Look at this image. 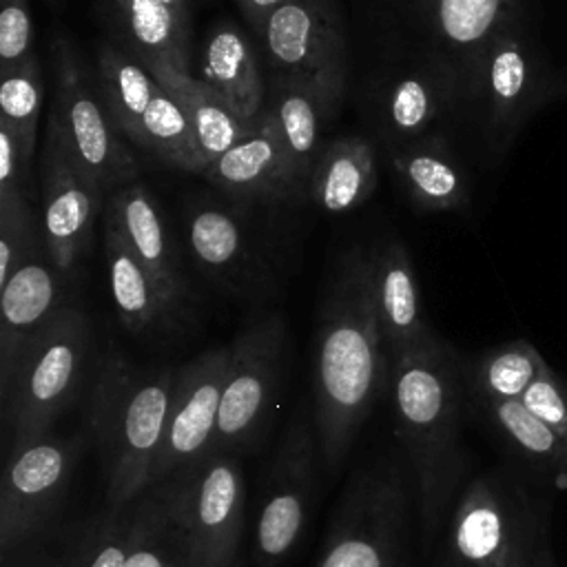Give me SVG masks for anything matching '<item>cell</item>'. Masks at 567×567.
I'll use <instances>...</instances> for the list:
<instances>
[{"mask_svg": "<svg viewBox=\"0 0 567 567\" xmlns=\"http://www.w3.org/2000/svg\"><path fill=\"white\" fill-rule=\"evenodd\" d=\"M545 368L543 354L529 341L516 339L476 361L470 381L472 392L476 399H520Z\"/></svg>", "mask_w": 567, "mask_h": 567, "instance_id": "836d02e7", "label": "cell"}, {"mask_svg": "<svg viewBox=\"0 0 567 567\" xmlns=\"http://www.w3.org/2000/svg\"><path fill=\"white\" fill-rule=\"evenodd\" d=\"M33 55V24L29 0H0V73L24 64Z\"/></svg>", "mask_w": 567, "mask_h": 567, "instance_id": "74e56055", "label": "cell"}, {"mask_svg": "<svg viewBox=\"0 0 567 567\" xmlns=\"http://www.w3.org/2000/svg\"><path fill=\"white\" fill-rule=\"evenodd\" d=\"M44 246L42 217L33 199L0 193V288Z\"/></svg>", "mask_w": 567, "mask_h": 567, "instance_id": "e575fe53", "label": "cell"}, {"mask_svg": "<svg viewBox=\"0 0 567 567\" xmlns=\"http://www.w3.org/2000/svg\"><path fill=\"white\" fill-rule=\"evenodd\" d=\"M51 64L53 104L49 120L66 151L106 195L131 184L137 177V162L111 122L95 80H91L75 47L62 35L51 44Z\"/></svg>", "mask_w": 567, "mask_h": 567, "instance_id": "8992f818", "label": "cell"}, {"mask_svg": "<svg viewBox=\"0 0 567 567\" xmlns=\"http://www.w3.org/2000/svg\"><path fill=\"white\" fill-rule=\"evenodd\" d=\"M93 352L91 319L73 303L24 346L0 374L2 416L13 445L51 434V425L75 401Z\"/></svg>", "mask_w": 567, "mask_h": 567, "instance_id": "277c9868", "label": "cell"}, {"mask_svg": "<svg viewBox=\"0 0 567 567\" xmlns=\"http://www.w3.org/2000/svg\"><path fill=\"white\" fill-rule=\"evenodd\" d=\"M184 230L197 266L226 286H235V279L248 266V244L241 219L215 202H195L186 213Z\"/></svg>", "mask_w": 567, "mask_h": 567, "instance_id": "4dcf8cb0", "label": "cell"}, {"mask_svg": "<svg viewBox=\"0 0 567 567\" xmlns=\"http://www.w3.org/2000/svg\"><path fill=\"white\" fill-rule=\"evenodd\" d=\"M131 518L133 501L120 509H109L106 516L93 525L66 567H124Z\"/></svg>", "mask_w": 567, "mask_h": 567, "instance_id": "8d00e7d4", "label": "cell"}, {"mask_svg": "<svg viewBox=\"0 0 567 567\" xmlns=\"http://www.w3.org/2000/svg\"><path fill=\"white\" fill-rule=\"evenodd\" d=\"M257 33L275 75L346 84V33L332 0H288Z\"/></svg>", "mask_w": 567, "mask_h": 567, "instance_id": "5bb4252c", "label": "cell"}, {"mask_svg": "<svg viewBox=\"0 0 567 567\" xmlns=\"http://www.w3.org/2000/svg\"><path fill=\"white\" fill-rule=\"evenodd\" d=\"M33 153L16 131L0 122V193L11 195H24L29 199H35L33 193Z\"/></svg>", "mask_w": 567, "mask_h": 567, "instance_id": "f35d334b", "label": "cell"}, {"mask_svg": "<svg viewBox=\"0 0 567 567\" xmlns=\"http://www.w3.org/2000/svg\"><path fill=\"white\" fill-rule=\"evenodd\" d=\"M137 146L179 171L204 173L206 168L182 106L162 84L142 117Z\"/></svg>", "mask_w": 567, "mask_h": 567, "instance_id": "d6a6232c", "label": "cell"}, {"mask_svg": "<svg viewBox=\"0 0 567 567\" xmlns=\"http://www.w3.org/2000/svg\"><path fill=\"white\" fill-rule=\"evenodd\" d=\"M239 11L244 13V18L250 22V27L255 31H259L264 27V22L268 20V16L272 11H277L284 2L288 0H235Z\"/></svg>", "mask_w": 567, "mask_h": 567, "instance_id": "60d3db41", "label": "cell"}, {"mask_svg": "<svg viewBox=\"0 0 567 567\" xmlns=\"http://www.w3.org/2000/svg\"><path fill=\"white\" fill-rule=\"evenodd\" d=\"M182 106L204 164H213L219 155L244 140L252 124L241 122L228 104L197 75L184 73L171 66L155 69L151 73Z\"/></svg>", "mask_w": 567, "mask_h": 567, "instance_id": "83f0119b", "label": "cell"}, {"mask_svg": "<svg viewBox=\"0 0 567 567\" xmlns=\"http://www.w3.org/2000/svg\"><path fill=\"white\" fill-rule=\"evenodd\" d=\"M388 385L394 432L416 476L421 525L432 536L465 470L456 352L434 334L388 363Z\"/></svg>", "mask_w": 567, "mask_h": 567, "instance_id": "7a4b0ae2", "label": "cell"}, {"mask_svg": "<svg viewBox=\"0 0 567 567\" xmlns=\"http://www.w3.org/2000/svg\"><path fill=\"white\" fill-rule=\"evenodd\" d=\"M162 487L186 534L193 567H235L246 498L239 454L210 452Z\"/></svg>", "mask_w": 567, "mask_h": 567, "instance_id": "52a82bcc", "label": "cell"}, {"mask_svg": "<svg viewBox=\"0 0 567 567\" xmlns=\"http://www.w3.org/2000/svg\"><path fill=\"white\" fill-rule=\"evenodd\" d=\"M179 20V24L190 31V0H162Z\"/></svg>", "mask_w": 567, "mask_h": 567, "instance_id": "b9f144b4", "label": "cell"}, {"mask_svg": "<svg viewBox=\"0 0 567 567\" xmlns=\"http://www.w3.org/2000/svg\"><path fill=\"white\" fill-rule=\"evenodd\" d=\"M66 277L53 266L47 248L29 257L0 288V374L24 346L66 306Z\"/></svg>", "mask_w": 567, "mask_h": 567, "instance_id": "e0dca14e", "label": "cell"}, {"mask_svg": "<svg viewBox=\"0 0 567 567\" xmlns=\"http://www.w3.org/2000/svg\"><path fill=\"white\" fill-rule=\"evenodd\" d=\"M472 82L483 95L492 131L505 135L516 128L534 93L536 78L532 51L512 24L489 42Z\"/></svg>", "mask_w": 567, "mask_h": 567, "instance_id": "603a6c76", "label": "cell"}, {"mask_svg": "<svg viewBox=\"0 0 567 567\" xmlns=\"http://www.w3.org/2000/svg\"><path fill=\"white\" fill-rule=\"evenodd\" d=\"M124 567H193L190 549L162 483L133 498Z\"/></svg>", "mask_w": 567, "mask_h": 567, "instance_id": "f546056e", "label": "cell"}, {"mask_svg": "<svg viewBox=\"0 0 567 567\" xmlns=\"http://www.w3.org/2000/svg\"><path fill=\"white\" fill-rule=\"evenodd\" d=\"M377 188V151L359 135L326 142L315 159L308 193L326 213L359 208Z\"/></svg>", "mask_w": 567, "mask_h": 567, "instance_id": "4316f807", "label": "cell"}, {"mask_svg": "<svg viewBox=\"0 0 567 567\" xmlns=\"http://www.w3.org/2000/svg\"><path fill=\"white\" fill-rule=\"evenodd\" d=\"M540 529L525 494L501 474L476 476L450 523V563L461 567H534Z\"/></svg>", "mask_w": 567, "mask_h": 567, "instance_id": "ba28073f", "label": "cell"}, {"mask_svg": "<svg viewBox=\"0 0 567 567\" xmlns=\"http://www.w3.org/2000/svg\"><path fill=\"white\" fill-rule=\"evenodd\" d=\"M175 368L144 370L120 352L95 368L91 432L102 458L109 509H120L151 485L173 396Z\"/></svg>", "mask_w": 567, "mask_h": 567, "instance_id": "3957f363", "label": "cell"}, {"mask_svg": "<svg viewBox=\"0 0 567 567\" xmlns=\"http://www.w3.org/2000/svg\"><path fill=\"white\" fill-rule=\"evenodd\" d=\"M106 197L71 157L49 120L42 151V235L47 255L62 277L75 272Z\"/></svg>", "mask_w": 567, "mask_h": 567, "instance_id": "4fadbf2b", "label": "cell"}, {"mask_svg": "<svg viewBox=\"0 0 567 567\" xmlns=\"http://www.w3.org/2000/svg\"><path fill=\"white\" fill-rule=\"evenodd\" d=\"M317 430L297 416L281 439L255 523L252 556L259 567H275L299 543L315 492Z\"/></svg>", "mask_w": 567, "mask_h": 567, "instance_id": "30bf717a", "label": "cell"}, {"mask_svg": "<svg viewBox=\"0 0 567 567\" xmlns=\"http://www.w3.org/2000/svg\"><path fill=\"white\" fill-rule=\"evenodd\" d=\"M388 381L372 297V255H343L321 303L315 354V430L321 461L337 472Z\"/></svg>", "mask_w": 567, "mask_h": 567, "instance_id": "6da1fadb", "label": "cell"}, {"mask_svg": "<svg viewBox=\"0 0 567 567\" xmlns=\"http://www.w3.org/2000/svg\"><path fill=\"white\" fill-rule=\"evenodd\" d=\"M390 159L408 197L419 210L441 213L465 208V173L443 137L425 135L394 144Z\"/></svg>", "mask_w": 567, "mask_h": 567, "instance_id": "d4e9b609", "label": "cell"}, {"mask_svg": "<svg viewBox=\"0 0 567 567\" xmlns=\"http://www.w3.org/2000/svg\"><path fill=\"white\" fill-rule=\"evenodd\" d=\"M534 567H556L554 556H551L549 545L545 543V538H543L540 545H538V551H536V558H534Z\"/></svg>", "mask_w": 567, "mask_h": 567, "instance_id": "7bdbcfd3", "label": "cell"}, {"mask_svg": "<svg viewBox=\"0 0 567 567\" xmlns=\"http://www.w3.org/2000/svg\"><path fill=\"white\" fill-rule=\"evenodd\" d=\"M202 175L215 186L244 197H290L301 190L268 109L261 111L250 133L208 164Z\"/></svg>", "mask_w": 567, "mask_h": 567, "instance_id": "ffe728a7", "label": "cell"}, {"mask_svg": "<svg viewBox=\"0 0 567 567\" xmlns=\"http://www.w3.org/2000/svg\"><path fill=\"white\" fill-rule=\"evenodd\" d=\"M104 255L115 312L135 337L164 339L182 330L188 310L173 303L135 257L113 217L104 219Z\"/></svg>", "mask_w": 567, "mask_h": 567, "instance_id": "2e32d148", "label": "cell"}, {"mask_svg": "<svg viewBox=\"0 0 567 567\" xmlns=\"http://www.w3.org/2000/svg\"><path fill=\"white\" fill-rule=\"evenodd\" d=\"M343 86L330 80L284 75H272L268 84L266 109L275 117L299 188L308 186L315 159L323 146L321 131L337 115Z\"/></svg>", "mask_w": 567, "mask_h": 567, "instance_id": "9a60e30c", "label": "cell"}, {"mask_svg": "<svg viewBox=\"0 0 567 567\" xmlns=\"http://www.w3.org/2000/svg\"><path fill=\"white\" fill-rule=\"evenodd\" d=\"M120 47L148 73L171 66L190 73V31L162 0H111Z\"/></svg>", "mask_w": 567, "mask_h": 567, "instance_id": "484cf974", "label": "cell"}, {"mask_svg": "<svg viewBox=\"0 0 567 567\" xmlns=\"http://www.w3.org/2000/svg\"><path fill=\"white\" fill-rule=\"evenodd\" d=\"M372 255V297L388 363L430 341L412 257L401 241H385Z\"/></svg>", "mask_w": 567, "mask_h": 567, "instance_id": "d6986e66", "label": "cell"}, {"mask_svg": "<svg viewBox=\"0 0 567 567\" xmlns=\"http://www.w3.org/2000/svg\"><path fill=\"white\" fill-rule=\"evenodd\" d=\"M525 408L567 441V385L547 365L520 396Z\"/></svg>", "mask_w": 567, "mask_h": 567, "instance_id": "ab89813d", "label": "cell"}, {"mask_svg": "<svg viewBox=\"0 0 567 567\" xmlns=\"http://www.w3.org/2000/svg\"><path fill=\"white\" fill-rule=\"evenodd\" d=\"M512 11L514 0H430L432 33L456 75L465 71L474 80L489 42L512 24Z\"/></svg>", "mask_w": 567, "mask_h": 567, "instance_id": "cb8c5ba5", "label": "cell"}, {"mask_svg": "<svg viewBox=\"0 0 567 567\" xmlns=\"http://www.w3.org/2000/svg\"><path fill=\"white\" fill-rule=\"evenodd\" d=\"M80 439L40 436L11 445L0 492V549L9 554L55 512L71 483Z\"/></svg>", "mask_w": 567, "mask_h": 567, "instance_id": "8fae6325", "label": "cell"}, {"mask_svg": "<svg viewBox=\"0 0 567 567\" xmlns=\"http://www.w3.org/2000/svg\"><path fill=\"white\" fill-rule=\"evenodd\" d=\"M230 348H213L175 368L173 396L151 485L213 452ZM148 485V487H151Z\"/></svg>", "mask_w": 567, "mask_h": 567, "instance_id": "7c38bea8", "label": "cell"}, {"mask_svg": "<svg viewBox=\"0 0 567 567\" xmlns=\"http://www.w3.org/2000/svg\"><path fill=\"white\" fill-rule=\"evenodd\" d=\"M456 71L445 62H423L390 78L379 93L383 135L394 144L432 135L456 93Z\"/></svg>", "mask_w": 567, "mask_h": 567, "instance_id": "44dd1931", "label": "cell"}, {"mask_svg": "<svg viewBox=\"0 0 567 567\" xmlns=\"http://www.w3.org/2000/svg\"><path fill=\"white\" fill-rule=\"evenodd\" d=\"M317 567H408V489L396 458L352 474Z\"/></svg>", "mask_w": 567, "mask_h": 567, "instance_id": "5b68a950", "label": "cell"}, {"mask_svg": "<svg viewBox=\"0 0 567 567\" xmlns=\"http://www.w3.org/2000/svg\"><path fill=\"white\" fill-rule=\"evenodd\" d=\"M106 215L120 226L126 244L148 268L164 295L179 308L188 310L193 295L184 264L171 241L162 208L151 190L140 182H131L113 190L106 197Z\"/></svg>", "mask_w": 567, "mask_h": 567, "instance_id": "ac0fdd59", "label": "cell"}, {"mask_svg": "<svg viewBox=\"0 0 567 567\" xmlns=\"http://www.w3.org/2000/svg\"><path fill=\"white\" fill-rule=\"evenodd\" d=\"M476 405L518 456L567 478V441L532 414L520 399H476Z\"/></svg>", "mask_w": 567, "mask_h": 567, "instance_id": "1f68e13d", "label": "cell"}, {"mask_svg": "<svg viewBox=\"0 0 567 567\" xmlns=\"http://www.w3.org/2000/svg\"><path fill=\"white\" fill-rule=\"evenodd\" d=\"M197 78L246 124H255L266 109L268 84L252 44L244 31L228 20L210 24L202 51V73Z\"/></svg>", "mask_w": 567, "mask_h": 567, "instance_id": "7402d4cb", "label": "cell"}, {"mask_svg": "<svg viewBox=\"0 0 567 567\" xmlns=\"http://www.w3.org/2000/svg\"><path fill=\"white\" fill-rule=\"evenodd\" d=\"M230 348L213 452L241 454L268 427L286 354V323L279 315L244 328Z\"/></svg>", "mask_w": 567, "mask_h": 567, "instance_id": "9c48e42d", "label": "cell"}, {"mask_svg": "<svg viewBox=\"0 0 567 567\" xmlns=\"http://www.w3.org/2000/svg\"><path fill=\"white\" fill-rule=\"evenodd\" d=\"M235 567H241V565H239V563H237V565H235Z\"/></svg>", "mask_w": 567, "mask_h": 567, "instance_id": "f6af8a7d", "label": "cell"}, {"mask_svg": "<svg viewBox=\"0 0 567 567\" xmlns=\"http://www.w3.org/2000/svg\"><path fill=\"white\" fill-rule=\"evenodd\" d=\"M95 86L117 133L137 144L142 117L159 82L117 42H102L95 60Z\"/></svg>", "mask_w": 567, "mask_h": 567, "instance_id": "f1b7e54d", "label": "cell"}, {"mask_svg": "<svg viewBox=\"0 0 567 567\" xmlns=\"http://www.w3.org/2000/svg\"><path fill=\"white\" fill-rule=\"evenodd\" d=\"M445 567H461V565H454V563H450V565H445Z\"/></svg>", "mask_w": 567, "mask_h": 567, "instance_id": "ee69618b", "label": "cell"}, {"mask_svg": "<svg viewBox=\"0 0 567 567\" xmlns=\"http://www.w3.org/2000/svg\"><path fill=\"white\" fill-rule=\"evenodd\" d=\"M0 122L9 124L31 148L38 140V120L44 97V80L38 55L33 53L24 64L0 73Z\"/></svg>", "mask_w": 567, "mask_h": 567, "instance_id": "d590c367", "label": "cell"}]
</instances>
